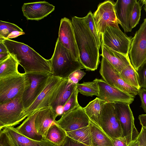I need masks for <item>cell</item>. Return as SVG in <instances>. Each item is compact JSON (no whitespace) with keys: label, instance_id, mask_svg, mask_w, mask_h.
Masks as SVG:
<instances>
[{"label":"cell","instance_id":"cell-1","mask_svg":"<svg viewBox=\"0 0 146 146\" xmlns=\"http://www.w3.org/2000/svg\"><path fill=\"white\" fill-rule=\"evenodd\" d=\"M72 22L78 51L79 61L87 71H94L100 62L99 49L84 17L74 16Z\"/></svg>","mask_w":146,"mask_h":146},{"label":"cell","instance_id":"cell-2","mask_svg":"<svg viewBox=\"0 0 146 146\" xmlns=\"http://www.w3.org/2000/svg\"><path fill=\"white\" fill-rule=\"evenodd\" d=\"M9 53L24 68L25 73H40L52 75L50 60L46 59L23 43L5 39L2 41Z\"/></svg>","mask_w":146,"mask_h":146},{"label":"cell","instance_id":"cell-3","mask_svg":"<svg viewBox=\"0 0 146 146\" xmlns=\"http://www.w3.org/2000/svg\"><path fill=\"white\" fill-rule=\"evenodd\" d=\"M50 60L52 75L63 79L68 78L74 71L84 68L79 61L63 46L58 38L53 54Z\"/></svg>","mask_w":146,"mask_h":146},{"label":"cell","instance_id":"cell-4","mask_svg":"<svg viewBox=\"0 0 146 146\" xmlns=\"http://www.w3.org/2000/svg\"><path fill=\"white\" fill-rule=\"evenodd\" d=\"M22 95L0 104V130L16 125L27 117Z\"/></svg>","mask_w":146,"mask_h":146},{"label":"cell","instance_id":"cell-5","mask_svg":"<svg viewBox=\"0 0 146 146\" xmlns=\"http://www.w3.org/2000/svg\"><path fill=\"white\" fill-rule=\"evenodd\" d=\"M29 84L25 73L0 79V104L22 95Z\"/></svg>","mask_w":146,"mask_h":146},{"label":"cell","instance_id":"cell-6","mask_svg":"<svg viewBox=\"0 0 146 146\" xmlns=\"http://www.w3.org/2000/svg\"><path fill=\"white\" fill-rule=\"evenodd\" d=\"M93 17L100 39L108 26L119 28L115 13V3L112 1L107 0L100 3L93 14Z\"/></svg>","mask_w":146,"mask_h":146},{"label":"cell","instance_id":"cell-7","mask_svg":"<svg viewBox=\"0 0 146 146\" xmlns=\"http://www.w3.org/2000/svg\"><path fill=\"white\" fill-rule=\"evenodd\" d=\"M130 104L122 102H114L115 110L122 130V137L126 140L128 145L136 139L139 133L135 127L134 119Z\"/></svg>","mask_w":146,"mask_h":146},{"label":"cell","instance_id":"cell-8","mask_svg":"<svg viewBox=\"0 0 146 146\" xmlns=\"http://www.w3.org/2000/svg\"><path fill=\"white\" fill-rule=\"evenodd\" d=\"M101 36V44L124 55H129L133 37L127 36L120 28L108 26Z\"/></svg>","mask_w":146,"mask_h":146},{"label":"cell","instance_id":"cell-9","mask_svg":"<svg viewBox=\"0 0 146 146\" xmlns=\"http://www.w3.org/2000/svg\"><path fill=\"white\" fill-rule=\"evenodd\" d=\"M129 56L136 71L146 61V18L133 38Z\"/></svg>","mask_w":146,"mask_h":146},{"label":"cell","instance_id":"cell-10","mask_svg":"<svg viewBox=\"0 0 146 146\" xmlns=\"http://www.w3.org/2000/svg\"><path fill=\"white\" fill-rule=\"evenodd\" d=\"M25 73L29 80V85L22 95L23 104L25 110L34 102L45 88L51 75L40 73Z\"/></svg>","mask_w":146,"mask_h":146},{"label":"cell","instance_id":"cell-11","mask_svg":"<svg viewBox=\"0 0 146 146\" xmlns=\"http://www.w3.org/2000/svg\"><path fill=\"white\" fill-rule=\"evenodd\" d=\"M114 104L106 102L104 105L101 112V128L110 138H120L122 137V130Z\"/></svg>","mask_w":146,"mask_h":146},{"label":"cell","instance_id":"cell-12","mask_svg":"<svg viewBox=\"0 0 146 146\" xmlns=\"http://www.w3.org/2000/svg\"><path fill=\"white\" fill-rule=\"evenodd\" d=\"M99 72L103 79L110 86L135 96L138 94L139 90L125 83L113 67L103 57Z\"/></svg>","mask_w":146,"mask_h":146},{"label":"cell","instance_id":"cell-13","mask_svg":"<svg viewBox=\"0 0 146 146\" xmlns=\"http://www.w3.org/2000/svg\"><path fill=\"white\" fill-rule=\"evenodd\" d=\"M90 119L84 108L80 106L75 109L63 114L56 124L66 132L89 125Z\"/></svg>","mask_w":146,"mask_h":146},{"label":"cell","instance_id":"cell-14","mask_svg":"<svg viewBox=\"0 0 146 146\" xmlns=\"http://www.w3.org/2000/svg\"><path fill=\"white\" fill-rule=\"evenodd\" d=\"M99 89L98 98L107 102H122L131 104L135 96L114 87L103 79L96 78Z\"/></svg>","mask_w":146,"mask_h":146},{"label":"cell","instance_id":"cell-15","mask_svg":"<svg viewBox=\"0 0 146 146\" xmlns=\"http://www.w3.org/2000/svg\"><path fill=\"white\" fill-rule=\"evenodd\" d=\"M63 78L50 76L46 86L32 104L25 110L28 117L36 111L49 106L51 97Z\"/></svg>","mask_w":146,"mask_h":146},{"label":"cell","instance_id":"cell-16","mask_svg":"<svg viewBox=\"0 0 146 146\" xmlns=\"http://www.w3.org/2000/svg\"><path fill=\"white\" fill-rule=\"evenodd\" d=\"M58 40L79 61V54L72 21L66 17L61 19L59 27Z\"/></svg>","mask_w":146,"mask_h":146},{"label":"cell","instance_id":"cell-17","mask_svg":"<svg viewBox=\"0 0 146 146\" xmlns=\"http://www.w3.org/2000/svg\"><path fill=\"white\" fill-rule=\"evenodd\" d=\"M55 9V6L45 1L25 3L22 7L27 20L38 21L46 17Z\"/></svg>","mask_w":146,"mask_h":146},{"label":"cell","instance_id":"cell-18","mask_svg":"<svg viewBox=\"0 0 146 146\" xmlns=\"http://www.w3.org/2000/svg\"><path fill=\"white\" fill-rule=\"evenodd\" d=\"M77 84L69 82L68 78L62 79L52 94L48 106L51 107L55 112L57 107L64 106Z\"/></svg>","mask_w":146,"mask_h":146},{"label":"cell","instance_id":"cell-19","mask_svg":"<svg viewBox=\"0 0 146 146\" xmlns=\"http://www.w3.org/2000/svg\"><path fill=\"white\" fill-rule=\"evenodd\" d=\"M3 130L14 146H56L44 138L40 141L28 138L18 133L13 127H7Z\"/></svg>","mask_w":146,"mask_h":146},{"label":"cell","instance_id":"cell-20","mask_svg":"<svg viewBox=\"0 0 146 146\" xmlns=\"http://www.w3.org/2000/svg\"><path fill=\"white\" fill-rule=\"evenodd\" d=\"M135 0H117L115 3V8L118 23L125 33L131 32L129 17L131 9Z\"/></svg>","mask_w":146,"mask_h":146},{"label":"cell","instance_id":"cell-21","mask_svg":"<svg viewBox=\"0 0 146 146\" xmlns=\"http://www.w3.org/2000/svg\"><path fill=\"white\" fill-rule=\"evenodd\" d=\"M57 117L55 111L51 106H48L39 110L35 121L37 132L44 137L51 125L55 122Z\"/></svg>","mask_w":146,"mask_h":146},{"label":"cell","instance_id":"cell-22","mask_svg":"<svg viewBox=\"0 0 146 146\" xmlns=\"http://www.w3.org/2000/svg\"><path fill=\"white\" fill-rule=\"evenodd\" d=\"M100 55L105 58L118 73L131 62L129 55L125 56L101 44Z\"/></svg>","mask_w":146,"mask_h":146},{"label":"cell","instance_id":"cell-23","mask_svg":"<svg viewBox=\"0 0 146 146\" xmlns=\"http://www.w3.org/2000/svg\"><path fill=\"white\" fill-rule=\"evenodd\" d=\"M38 110L27 117L16 129L18 133L25 137L35 140L40 141L44 138L37 132L35 124Z\"/></svg>","mask_w":146,"mask_h":146},{"label":"cell","instance_id":"cell-24","mask_svg":"<svg viewBox=\"0 0 146 146\" xmlns=\"http://www.w3.org/2000/svg\"><path fill=\"white\" fill-rule=\"evenodd\" d=\"M106 102L105 101L96 97L83 108L90 120L100 128L102 111L104 105Z\"/></svg>","mask_w":146,"mask_h":146},{"label":"cell","instance_id":"cell-25","mask_svg":"<svg viewBox=\"0 0 146 146\" xmlns=\"http://www.w3.org/2000/svg\"><path fill=\"white\" fill-rule=\"evenodd\" d=\"M92 146H113L111 140L98 126L90 121Z\"/></svg>","mask_w":146,"mask_h":146},{"label":"cell","instance_id":"cell-26","mask_svg":"<svg viewBox=\"0 0 146 146\" xmlns=\"http://www.w3.org/2000/svg\"><path fill=\"white\" fill-rule=\"evenodd\" d=\"M67 136L66 132L55 122L52 123L49 127L44 137L56 146H60Z\"/></svg>","mask_w":146,"mask_h":146},{"label":"cell","instance_id":"cell-27","mask_svg":"<svg viewBox=\"0 0 146 146\" xmlns=\"http://www.w3.org/2000/svg\"><path fill=\"white\" fill-rule=\"evenodd\" d=\"M18 62L11 55L0 62V79L20 74L18 71Z\"/></svg>","mask_w":146,"mask_h":146},{"label":"cell","instance_id":"cell-28","mask_svg":"<svg viewBox=\"0 0 146 146\" xmlns=\"http://www.w3.org/2000/svg\"><path fill=\"white\" fill-rule=\"evenodd\" d=\"M119 73L123 80L127 84L138 90L141 88L138 83L137 71L131 63Z\"/></svg>","mask_w":146,"mask_h":146},{"label":"cell","instance_id":"cell-29","mask_svg":"<svg viewBox=\"0 0 146 146\" xmlns=\"http://www.w3.org/2000/svg\"><path fill=\"white\" fill-rule=\"evenodd\" d=\"M71 138L89 146H92L90 127L89 125L78 129L66 132Z\"/></svg>","mask_w":146,"mask_h":146},{"label":"cell","instance_id":"cell-30","mask_svg":"<svg viewBox=\"0 0 146 146\" xmlns=\"http://www.w3.org/2000/svg\"><path fill=\"white\" fill-rule=\"evenodd\" d=\"M78 91L86 96L92 97L99 94V89L97 81L95 79L92 82H84L77 85Z\"/></svg>","mask_w":146,"mask_h":146},{"label":"cell","instance_id":"cell-31","mask_svg":"<svg viewBox=\"0 0 146 146\" xmlns=\"http://www.w3.org/2000/svg\"><path fill=\"white\" fill-rule=\"evenodd\" d=\"M15 31H23L22 29L13 23L0 21V40L7 39L8 35Z\"/></svg>","mask_w":146,"mask_h":146},{"label":"cell","instance_id":"cell-32","mask_svg":"<svg viewBox=\"0 0 146 146\" xmlns=\"http://www.w3.org/2000/svg\"><path fill=\"white\" fill-rule=\"evenodd\" d=\"M141 6L139 1L135 0L131 9L129 17V25L131 30L137 25L141 15Z\"/></svg>","mask_w":146,"mask_h":146},{"label":"cell","instance_id":"cell-33","mask_svg":"<svg viewBox=\"0 0 146 146\" xmlns=\"http://www.w3.org/2000/svg\"><path fill=\"white\" fill-rule=\"evenodd\" d=\"M84 21L94 36L98 48L100 50L101 42L98 36L97 30L93 17V14L90 11L87 15L84 17Z\"/></svg>","mask_w":146,"mask_h":146},{"label":"cell","instance_id":"cell-34","mask_svg":"<svg viewBox=\"0 0 146 146\" xmlns=\"http://www.w3.org/2000/svg\"><path fill=\"white\" fill-rule=\"evenodd\" d=\"M78 93L76 86L68 100L63 106V114L73 110L80 106L78 101Z\"/></svg>","mask_w":146,"mask_h":146},{"label":"cell","instance_id":"cell-35","mask_svg":"<svg viewBox=\"0 0 146 146\" xmlns=\"http://www.w3.org/2000/svg\"><path fill=\"white\" fill-rule=\"evenodd\" d=\"M137 72L140 88H146V61L139 67Z\"/></svg>","mask_w":146,"mask_h":146},{"label":"cell","instance_id":"cell-36","mask_svg":"<svg viewBox=\"0 0 146 146\" xmlns=\"http://www.w3.org/2000/svg\"><path fill=\"white\" fill-rule=\"evenodd\" d=\"M86 73L81 69H78L72 73L68 77V81L77 84L78 82L86 75Z\"/></svg>","mask_w":146,"mask_h":146},{"label":"cell","instance_id":"cell-37","mask_svg":"<svg viewBox=\"0 0 146 146\" xmlns=\"http://www.w3.org/2000/svg\"><path fill=\"white\" fill-rule=\"evenodd\" d=\"M0 146H14L11 142L5 132L0 130Z\"/></svg>","mask_w":146,"mask_h":146},{"label":"cell","instance_id":"cell-38","mask_svg":"<svg viewBox=\"0 0 146 146\" xmlns=\"http://www.w3.org/2000/svg\"><path fill=\"white\" fill-rule=\"evenodd\" d=\"M60 146H89L75 140L67 136L63 143Z\"/></svg>","mask_w":146,"mask_h":146},{"label":"cell","instance_id":"cell-39","mask_svg":"<svg viewBox=\"0 0 146 146\" xmlns=\"http://www.w3.org/2000/svg\"><path fill=\"white\" fill-rule=\"evenodd\" d=\"M138 94L141 101V107L146 113V88H140L139 90Z\"/></svg>","mask_w":146,"mask_h":146},{"label":"cell","instance_id":"cell-40","mask_svg":"<svg viewBox=\"0 0 146 146\" xmlns=\"http://www.w3.org/2000/svg\"><path fill=\"white\" fill-rule=\"evenodd\" d=\"M139 146H146V129L142 127L141 131L138 136Z\"/></svg>","mask_w":146,"mask_h":146},{"label":"cell","instance_id":"cell-41","mask_svg":"<svg viewBox=\"0 0 146 146\" xmlns=\"http://www.w3.org/2000/svg\"><path fill=\"white\" fill-rule=\"evenodd\" d=\"M110 138L113 146H128L127 142L124 138Z\"/></svg>","mask_w":146,"mask_h":146},{"label":"cell","instance_id":"cell-42","mask_svg":"<svg viewBox=\"0 0 146 146\" xmlns=\"http://www.w3.org/2000/svg\"><path fill=\"white\" fill-rule=\"evenodd\" d=\"M25 33L23 31H15L12 32L8 35L7 39L15 38L19 36L24 35Z\"/></svg>","mask_w":146,"mask_h":146},{"label":"cell","instance_id":"cell-43","mask_svg":"<svg viewBox=\"0 0 146 146\" xmlns=\"http://www.w3.org/2000/svg\"><path fill=\"white\" fill-rule=\"evenodd\" d=\"M140 124L142 127L146 129V114H142L139 115L138 117Z\"/></svg>","mask_w":146,"mask_h":146},{"label":"cell","instance_id":"cell-44","mask_svg":"<svg viewBox=\"0 0 146 146\" xmlns=\"http://www.w3.org/2000/svg\"><path fill=\"white\" fill-rule=\"evenodd\" d=\"M9 53L8 50L2 41L0 40V53Z\"/></svg>","mask_w":146,"mask_h":146},{"label":"cell","instance_id":"cell-45","mask_svg":"<svg viewBox=\"0 0 146 146\" xmlns=\"http://www.w3.org/2000/svg\"><path fill=\"white\" fill-rule=\"evenodd\" d=\"M55 112L57 116L58 115H62L64 113L63 106H59L57 107Z\"/></svg>","mask_w":146,"mask_h":146},{"label":"cell","instance_id":"cell-46","mask_svg":"<svg viewBox=\"0 0 146 146\" xmlns=\"http://www.w3.org/2000/svg\"><path fill=\"white\" fill-rule=\"evenodd\" d=\"M10 55L9 53H0V62L7 59Z\"/></svg>","mask_w":146,"mask_h":146},{"label":"cell","instance_id":"cell-47","mask_svg":"<svg viewBox=\"0 0 146 146\" xmlns=\"http://www.w3.org/2000/svg\"><path fill=\"white\" fill-rule=\"evenodd\" d=\"M128 146H139V141L137 137L132 141Z\"/></svg>","mask_w":146,"mask_h":146}]
</instances>
